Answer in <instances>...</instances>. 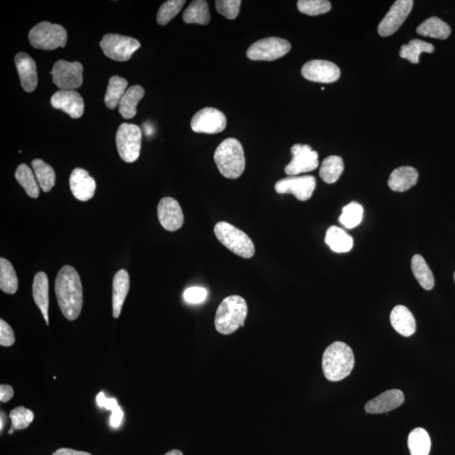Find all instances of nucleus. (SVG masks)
<instances>
[{
	"label": "nucleus",
	"instance_id": "1",
	"mask_svg": "<svg viewBox=\"0 0 455 455\" xmlns=\"http://www.w3.org/2000/svg\"><path fill=\"white\" fill-rule=\"evenodd\" d=\"M57 303L64 317L75 321L83 308V287L77 270L71 266L60 269L55 281Z\"/></svg>",
	"mask_w": 455,
	"mask_h": 455
},
{
	"label": "nucleus",
	"instance_id": "2",
	"mask_svg": "<svg viewBox=\"0 0 455 455\" xmlns=\"http://www.w3.org/2000/svg\"><path fill=\"white\" fill-rule=\"evenodd\" d=\"M355 363L354 352L342 342L328 347L322 356V370L326 380L338 382L349 375Z\"/></svg>",
	"mask_w": 455,
	"mask_h": 455
},
{
	"label": "nucleus",
	"instance_id": "3",
	"mask_svg": "<svg viewBox=\"0 0 455 455\" xmlns=\"http://www.w3.org/2000/svg\"><path fill=\"white\" fill-rule=\"evenodd\" d=\"M247 301L239 295L225 298L217 310L215 325L217 331L223 335H231L245 326L247 317Z\"/></svg>",
	"mask_w": 455,
	"mask_h": 455
},
{
	"label": "nucleus",
	"instance_id": "4",
	"mask_svg": "<svg viewBox=\"0 0 455 455\" xmlns=\"http://www.w3.org/2000/svg\"><path fill=\"white\" fill-rule=\"evenodd\" d=\"M215 161L225 178H240L245 168V153L240 142L233 138L225 139L215 150Z\"/></svg>",
	"mask_w": 455,
	"mask_h": 455
},
{
	"label": "nucleus",
	"instance_id": "5",
	"mask_svg": "<svg viewBox=\"0 0 455 455\" xmlns=\"http://www.w3.org/2000/svg\"><path fill=\"white\" fill-rule=\"evenodd\" d=\"M215 233L220 243L236 255L250 259L255 254L251 238L231 224L221 221L215 225Z\"/></svg>",
	"mask_w": 455,
	"mask_h": 455
},
{
	"label": "nucleus",
	"instance_id": "6",
	"mask_svg": "<svg viewBox=\"0 0 455 455\" xmlns=\"http://www.w3.org/2000/svg\"><path fill=\"white\" fill-rule=\"evenodd\" d=\"M67 31L57 24L41 22L30 31L29 41L32 47L42 50L52 51L66 46Z\"/></svg>",
	"mask_w": 455,
	"mask_h": 455
},
{
	"label": "nucleus",
	"instance_id": "7",
	"mask_svg": "<svg viewBox=\"0 0 455 455\" xmlns=\"http://www.w3.org/2000/svg\"><path fill=\"white\" fill-rule=\"evenodd\" d=\"M116 143L119 155L122 161L133 163L140 155L142 131L138 126L122 124L117 132Z\"/></svg>",
	"mask_w": 455,
	"mask_h": 455
},
{
	"label": "nucleus",
	"instance_id": "8",
	"mask_svg": "<svg viewBox=\"0 0 455 455\" xmlns=\"http://www.w3.org/2000/svg\"><path fill=\"white\" fill-rule=\"evenodd\" d=\"M100 46L109 59L117 62H125L132 57L133 53L141 47V44L130 36L108 34L101 41Z\"/></svg>",
	"mask_w": 455,
	"mask_h": 455
},
{
	"label": "nucleus",
	"instance_id": "9",
	"mask_svg": "<svg viewBox=\"0 0 455 455\" xmlns=\"http://www.w3.org/2000/svg\"><path fill=\"white\" fill-rule=\"evenodd\" d=\"M83 71L79 62L57 61L51 72L52 82L59 90H75L83 84Z\"/></svg>",
	"mask_w": 455,
	"mask_h": 455
},
{
	"label": "nucleus",
	"instance_id": "10",
	"mask_svg": "<svg viewBox=\"0 0 455 455\" xmlns=\"http://www.w3.org/2000/svg\"><path fill=\"white\" fill-rule=\"evenodd\" d=\"M291 44L280 38H268L258 41L248 48L247 55L253 61H274L289 53Z\"/></svg>",
	"mask_w": 455,
	"mask_h": 455
},
{
	"label": "nucleus",
	"instance_id": "11",
	"mask_svg": "<svg viewBox=\"0 0 455 455\" xmlns=\"http://www.w3.org/2000/svg\"><path fill=\"white\" fill-rule=\"evenodd\" d=\"M227 118L219 110L206 108L198 110L192 119L191 128L198 133L215 134L223 132Z\"/></svg>",
	"mask_w": 455,
	"mask_h": 455
},
{
	"label": "nucleus",
	"instance_id": "12",
	"mask_svg": "<svg viewBox=\"0 0 455 455\" xmlns=\"http://www.w3.org/2000/svg\"><path fill=\"white\" fill-rule=\"evenodd\" d=\"M317 187V180L312 175L289 176L278 180L275 190L280 194H293L299 201L309 200Z\"/></svg>",
	"mask_w": 455,
	"mask_h": 455
},
{
	"label": "nucleus",
	"instance_id": "13",
	"mask_svg": "<svg viewBox=\"0 0 455 455\" xmlns=\"http://www.w3.org/2000/svg\"><path fill=\"white\" fill-rule=\"evenodd\" d=\"M292 161L285 167V173L289 176L312 171L319 166L318 153L310 145H294L291 149Z\"/></svg>",
	"mask_w": 455,
	"mask_h": 455
},
{
	"label": "nucleus",
	"instance_id": "14",
	"mask_svg": "<svg viewBox=\"0 0 455 455\" xmlns=\"http://www.w3.org/2000/svg\"><path fill=\"white\" fill-rule=\"evenodd\" d=\"M412 0H397L379 24L378 32L383 38L396 34L412 10Z\"/></svg>",
	"mask_w": 455,
	"mask_h": 455
},
{
	"label": "nucleus",
	"instance_id": "15",
	"mask_svg": "<svg viewBox=\"0 0 455 455\" xmlns=\"http://www.w3.org/2000/svg\"><path fill=\"white\" fill-rule=\"evenodd\" d=\"M307 80L330 84L339 80L341 71L337 64L326 60H311L303 65L301 71Z\"/></svg>",
	"mask_w": 455,
	"mask_h": 455
},
{
	"label": "nucleus",
	"instance_id": "16",
	"mask_svg": "<svg viewBox=\"0 0 455 455\" xmlns=\"http://www.w3.org/2000/svg\"><path fill=\"white\" fill-rule=\"evenodd\" d=\"M158 218L162 227L168 231H176L182 227L184 215L179 203L174 198H166L159 201Z\"/></svg>",
	"mask_w": 455,
	"mask_h": 455
},
{
	"label": "nucleus",
	"instance_id": "17",
	"mask_svg": "<svg viewBox=\"0 0 455 455\" xmlns=\"http://www.w3.org/2000/svg\"><path fill=\"white\" fill-rule=\"evenodd\" d=\"M51 105L72 118H80L84 114L85 102L76 90H59L52 96Z\"/></svg>",
	"mask_w": 455,
	"mask_h": 455
},
{
	"label": "nucleus",
	"instance_id": "18",
	"mask_svg": "<svg viewBox=\"0 0 455 455\" xmlns=\"http://www.w3.org/2000/svg\"><path fill=\"white\" fill-rule=\"evenodd\" d=\"M69 186L73 196L81 202H87L96 194V180L89 175L87 171L81 168H76L72 171Z\"/></svg>",
	"mask_w": 455,
	"mask_h": 455
},
{
	"label": "nucleus",
	"instance_id": "19",
	"mask_svg": "<svg viewBox=\"0 0 455 455\" xmlns=\"http://www.w3.org/2000/svg\"><path fill=\"white\" fill-rule=\"evenodd\" d=\"M15 61L23 89L28 93L34 92L38 82L35 61L24 52L18 53Z\"/></svg>",
	"mask_w": 455,
	"mask_h": 455
},
{
	"label": "nucleus",
	"instance_id": "20",
	"mask_svg": "<svg viewBox=\"0 0 455 455\" xmlns=\"http://www.w3.org/2000/svg\"><path fill=\"white\" fill-rule=\"evenodd\" d=\"M405 401V396L400 389H389L375 398L368 401L366 411L370 414L389 412L399 407Z\"/></svg>",
	"mask_w": 455,
	"mask_h": 455
},
{
	"label": "nucleus",
	"instance_id": "21",
	"mask_svg": "<svg viewBox=\"0 0 455 455\" xmlns=\"http://www.w3.org/2000/svg\"><path fill=\"white\" fill-rule=\"evenodd\" d=\"M130 289L129 274L125 269L119 270L115 274L113 282V317L117 319L120 317L121 311L127 295Z\"/></svg>",
	"mask_w": 455,
	"mask_h": 455
},
{
	"label": "nucleus",
	"instance_id": "22",
	"mask_svg": "<svg viewBox=\"0 0 455 455\" xmlns=\"http://www.w3.org/2000/svg\"><path fill=\"white\" fill-rule=\"evenodd\" d=\"M391 325L397 332L403 337H411L415 333L416 319L412 313L404 305H397L391 313Z\"/></svg>",
	"mask_w": 455,
	"mask_h": 455
},
{
	"label": "nucleus",
	"instance_id": "23",
	"mask_svg": "<svg viewBox=\"0 0 455 455\" xmlns=\"http://www.w3.org/2000/svg\"><path fill=\"white\" fill-rule=\"evenodd\" d=\"M418 171L412 166H401L393 170L389 175L388 185L393 192H403L415 186Z\"/></svg>",
	"mask_w": 455,
	"mask_h": 455
},
{
	"label": "nucleus",
	"instance_id": "24",
	"mask_svg": "<svg viewBox=\"0 0 455 455\" xmlns=\"http://www.w3.org/2000/svg\"><path fill=\"white\" fill-rule=\"evenodd\" d=\"M32 295H34L36 305H38L47 326H48L49 282L46 273L40 272L36 274L34 284H32Z\"/></svg>",
	"mask_w": 455,
	"mask_h": 455
},
{
	"label": "nucleus",
	"instance_id": "25",
	"mask_svg": "<svg viewBox=\"0 0 455 455\" xmlns=\"http://www.w3.org/2000/svg\"><path fill=\"white\" fill-rule=\"evenodd\" d=\"M145 95V90L140 85L131 86L127 89L118 106L119 113L122 117L125 119H131L136 116L137 106Z\"/></svg>",
	"mask_w": 455,
	"mask_h": 455
},
{
	"label": "nucleus",
	"instance_id": "26",
	"mask_svg": "<svg viewBox=\"0 0 455 455\" xmlns=\"http://www.w3.org/2000/svg\"><path fill=\"white\" fill-rule=\"evenodd\" d=\"M325 240L332 251L337 253L350 252L354 247L352 236L338 226H331L327 229Z\"/></svg>",
	"mask_w": 455,
	"mask_h": 455
},
{
	"label": "nucleus",
	"instance_id": "27",
	"mask_svg": "<svg viewBox=\"0 0 455 455\" xmlns=\"http://www.w3.org/2000/svg\"><path fill=\"white\" fill-rule=\"evenodd\" d=\"M417 34L428 38L445 40L451 34L448 24L438 17H430L422 22L417 29Z\"/></svg>",
	"mask_w": 455,
	"mask_h": 455
},
{
	"label": "nucleus",
	"instance_id": "28",
	"mask_svg": "<svg viewBox=\"0 0 455 455\" xmlns=\"http://www.w3.org/2000/svg\"><path fill=\"white\" fill-rule=\"evenodd\" d=\"M210 20L208 3L205 0L192 1L183 13V20L187 24H198L206 26L210 22Z\"/></svg>",
	"mask_w": 455,
	"mask_h": 455
},
{
	"label": "nucleus",
	"instance_id": "29",
	"mask_svg": "<svg viewBox=\"0 0 455 455\" xmlns=\"http://www.w3.org/2000/svg\"><path fill=\"white\" fill-rule=\"evenodd\" d=\"M38 185L44 192H50L55 186L56 174L55 170L43 159H36L31 162Z\"/></svg>",
	"mask_w": 455,
	"mask_h": 455
},
{
	"label": "nucleus",
	"instance_id": "30",
	"mask_svg": "<svg viewBox=\"0 0 455 455\" xmlns=\"http://www.w3.org/2000/svg\"><path fill=\"white\" fill-rule=\"evenodd\" d=\"M128 81L120 76L110 78L106 89L105 103L109 109H115L119 106L128 87Z\"/></svg>",
	"mask_w": 455,
	"mask_h": 455
},
{
	"label": "nucleus",
	"instance_id": "31",
	"mask_svg": "<svg viewBox=\"0 0 455 455\" xmlns=\"http://www.w3.org/2000/svg\"><path fill=\"white\" fill-rule=\"evenodd\" d=\"M408 448L411 455H428L431 450V438L425 429L417 428L409 434Z\"/></svg>",
	"mask_w": 455,
	"mask_h": 455
},
{
	"label": "nucleus",
	"instance_id": "32",
	"mask_svg": "<svg viewBox=\"0 0 455 455\" xmlns=\"http://www.w3.org/2000/svg\"><path fill=\"white\" fill-rule=\"evenodd\" d=\"M412 270L416 280L422 289L432 290L434 287V277L431 269L421 255H415L412 259Z\"/></svg>",
	"mask_w": 455,
	"mask_h": 455
},
{
	"label": "nucleus",
	"instance_id": "33",
	"mask_svg": "<svg viewBox=\"0 0 455 455\" xmlns=\"http://www.w3.org/2000/svg\"><path fill=\"white\" fill-rule=\"evenodd\" d=\"M15 178L20 185L24 188L27 195L31 198H38L40 194L38 180L31 168L26 164H22L15 171Z\"/></svg>",
	"mask_w": 455,
	"mask_h": 455
},
{
	"label": "nucleus",
	"instance_id": "34",
	"mask_svg": "<svg viewBox=\"0 0 455 455\" xmlns=\"http://www.w3.org/2000/svg\"><path fill=\"white\" fill-rule=\"evenodd\" d=\"M0 289L8 294H15L18 290V278L10 262L0 258Z\"/></svg>",
	"mask_w": 455,
	"mask_h": 455
},
{
	"label": "nucleus",
	"instance_id": "35",
	"mask_svg": "<svg viewBox=\"0 0 455 455\" xmlns=\"http://www.w3.org/2000/svg\"><path fill=\"white\" fill-rule=\"evenodd\" d=\"M344 171V163L342 159L337 155H331L324 159L321 170H319V176L324 182L328 184L338 182L340 176Z\"/></svg>",
	"mask_w": 455,
	"mask_h": 455
},
{
	"label": "nucleus",
	"instance_id": "36",
	"mask_svg": "<svg viewBox=\"0 0 455 455\" xmlns=\"http://www.w3.org/2000/svg\"><path fill=\"white\" fill-rule=\"evenodd\" d=\"M433 45L426 43L424 41L414 39L408 44L403 45L400 48V56L401 59H407L412 64L419 63V57L421 53H433Z\"/></svg>",
	"mask_w": 455,
	"mask_h": 455
},
{
	"label": "nucleus",
	"instance_id": "37",
	"mask_svg": "<svg viewBox=\"0 0 455 455\" xmlns=\"http://www.w3.org/2000/svg\"><path fill=\"white\" fill-rule=\"evenodd\" d=\"M363 208L362 205L356 202H352L342 208V212L339 221L344 227L352 229L358 226L362 222Z\"/></svg>",
	"mask_w": 455,
	"mask_h": 455
},
{
	"label": "nucleus",
	"instance_id": "38",
	"mask_svg": "<svg viewBox=\"0 0 455 455\" xmlns=\"http://www.w3.org/2000/svg\"><path fill=\"white\" fill-rule=\"evenodd\" d=\"M185 3V0H169L164 3L158 11V24L166 26L180 13Z\"/></svg>",
	"mask_w": 455,
	"mask_h": 455
},
{
	"label": "nucleus",
	"instance_id": "39",
	"mask_svg": "<svg viewBox=\"0 0 455 455\" xmlns=\"http://www.w3.org/2000/svg\"><path fill=\"white\" fill-rule=\"evenodd\" d=\"M10 417L11 419V428L9 434H12L15 430H22L28 428L34 419V414L31 410L24 407H19L12 410Z\"/></svg>",
	"mask_w": 455,
	"mask_h": 455
},
{
	"label": "nucleus",
	"instance_id": "40",
	"mask_svg": "<svg viewBox=\"0 0 455 455\" xmlns=\"http://www.w3.org/2000/svg\"><path fill=\"white\" fill-rule=\"evenodd\" d=\"M297 6L301 13L310 16L326 14L331 9V2L326 0H299Z\"/></svg>",
	"mask_w": 455,
	"mask_h": 455
},
{
	"label": "nucleus",
	"instance_id": "41",
	"mask_svg": "<svg viewBox=\"0 0 455 455\" xmlns=\"http://www.w3.org/2000/svg\"><path fill=\"white\" fill-rule=\"evenodd\" d=\"M217 11L229 20H235L239 15L241 6L240 0H217Z\"/></svg>",
	"mask_w": 455,
	"mask_h": 455
},
{
	"label": "nucleus",
	"instance_id": "42",
	"mask_svg": "<svg viewBox=\"0 0 455 455\" xmlns=\"http://www.w3.org/2000/svg\"><path fill=\"white\" fill-rule=\"evenodd\" d=\"M183 296L187 303L196 305V303H203L206 301L208 290L202 287H192L184 292Z\"/></svg>",
	"mask_w": 455,
	"mask_h": 455
},
{
	"label": "nucleus",
	"instance_id": "43",
	"mask_svg": "<svg viewBox=\"0 0 455 455\" xmlns=\"http://www.w3.org/2000/svg\"><path fill=\"white\" fill-rule=\"evenodd\" d=\"M15 337L14 331L3 319H0V345L11 347L14 345Z\"/></svg>",
	"mask_w": 455,
	"mask_h": 455
},
{
	"label": "nucleus",
	"instance_id": "44",
	"mask_svg": "<svg viewBox=\"0 0 455 455\" xmlns=\"http://www.w3.org/2000/svg\"><path fill=\"white\" fill-rule=\"evenodd\" d=\"M96 401L98 405H99L100 407L109 410V411L110 412H113V410L119 407L116 399L106 398L105 393L103 392H101L100 393H98L96 396Z\"/></svg>",
	"mask_w": 455,
	"mask_h": 455
},
{
	"label": "nucleus",
	"instance_id": "45",
	"mask_svg": "<svg viewBox=\"0 0 455 455\" xmlns=\"http://www.w3.org/2000/svg\"><path fill=\"white\" fill-rule=\"evenodd\" d=\"M14 396V389L8 384L0 385V400L3 403H7Z\"/></svg>",
	"mask_w": 455,
	"mask_h": 455
},
{
	"label": "nucleus",
	"instance_id": "46",
	"mask_svg": "<svg viewBox=\"0 0 455 455\" xmlns=\"http://www.w3.org/2000/svg\"><path fill=\"white\" fill-rule=\"evenodd\" d=\"M124 412H122L120 407L113 410L112 416H110V426L114 428H118L121 425L122 419H124Z\"/></svg>",
	"mask_w": 455,
	"mask_h": 455
},
{
	"label": "nucleus",
	"instance_id": "47",
	"mask_svg": "<svg viewBox=\"0 0 455 455\" xmlns=\"http://www.w3.org/2000/svg\"><path fill=\"white\" fill-rule=\"evenodd\" d=\"M52 455H92V454L84 452V451H78L71 449H59L55 451Z\"/></svg>",
	"mask_w": 455,
	"mask_h": 455
},
{
	"label": "nucleus",
	"instance_id": "48",
	"mask_svg": "<svg viewBox=\"0 0 455 455\" xmlns=\"http://www.w3.org/2000/svg\"><path fill=\"white\" fill-rule=\"evenodd\" d=\"M0 430L3 431V427H5V424H6V413L3 412H1V417H0Z\"/></svg>",
	"mask_w": 455,
	"mask_h": 455
},
{
	"label": "nucleus",
	"instance_id": "49",
	"mask_svg": "<svg viewBox=\"0 0 455 455\" xmlns=\"http://www.w3.org/2000/svg\"><path fill=\"white\" fill-rule=\"evenodd\" d=\"M165 455H184L182 452H180V450L178 449H173L169 451V452L166 453Z\"/></svg>",
	"mask_w": 455,
	"mask_h": 455
},
{
	"label": "nucleus",
	"instance_id": "50",
	"mask_svg": "<svg viewBox=\"0 0 455 455\" xmlns=\"http://www.w3.org/2000/svg\"><path fill=\"white\" fill-rule=\"evenodd\" d=\"M454 282H455V272L454 273Z\"/></svg>",
	"mask_w": 455,
	"mask_h": 455
}]
</instances>
